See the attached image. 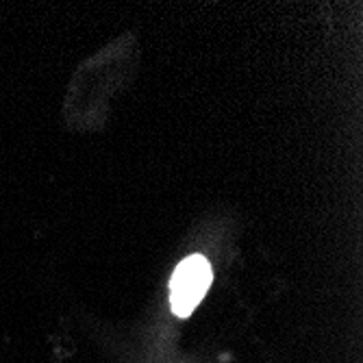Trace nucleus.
Returning a JSON list of instances; mask_svg holds the SVG:
<instances>
[{
	"label": "nucleus",
	"mask_w": 363,
	"mask_h": 363,
	"mask_svg": "<svg viewBox=\"0 0 363 363\" xmlns=\"http://www.w3.org/2000/svg\"><path fill=\"white\" fill-rule=\"evenodd\" d=\"M211 263L203 255H191L179 263L170 281V305L174 315L187 318L205 298L211 285Z\"/></svg>",
	"instance_id": "nucleus-1"
}]
</instances>
